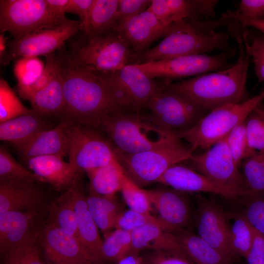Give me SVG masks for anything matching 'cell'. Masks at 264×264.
<instances>
[{"mask_svg": "<svg viewBox=\"0 0 264 264\" xmlns=\"http://www.w3.org/2000/svg\"><path fill=\"white\" fill-rule=\"evenodd\" d=\"M226 27L238 47V57L234 65L187 80L163 84V87L183 94L209 112L248 99L246 98V85L250 57L245 50L242 28L234 23L228 24Z\"/></svg>", "mask_w": 264, "mask_h": 264, "instance_id": "obj_1", "label": "cell"}, {"mask_svg": "<svg viewBox=\"0 0 264 264\" xmlns=\"http://www.w3.org/2000/svg\"><path fill=\"white\" fill-rule=\"evenodd\" d=\"M62 58L64 105L61 114L71 124L98 129L107 116L121 110L110 89L96 73Z\"/></svg>", "mask_w": 264, "mask_h": 264, "instance_id": "obj_2", "label": "cell"}, {"mask_svg": "<svg viewBox=\"0 0 264 264\" xmlns=\"http://www.w3.org/2000/svg\"><path fill=\"white\" fill-rule=\"evenodd\" d=\"M225 26L219 19H186L177 22L157 45L139 54H134L136 64L171 59L176 57L205 54L217 49L226 50L229 45L227 31H218Z\"/></svg>", "mask_w": 264, "mask_h": 264, "instance_id": "obj_3", "label": "cell"}, {"mask_svg": "<svg viewBox=\"0 0 264 264\" xmlns=\"http://www.w3.org/2000/svg\"><path fill=\"white\" fill-rule=\"evenodd\" d=\"M98 129L117 152L126 154L148 151L178 137L158 128L145 115L120 110L107 116Z\"/></svg>", "mask_w": 264, "mask_h": 264, "instance_id": "obj_4", "label": "cell"}, {"mask_svg": "<svg viewBox=\"0 0 264 264\" xmlns=\"http://www.w3.org/2000/svg\"><path fill=\"white\" fill-rule=\"evenodd\" d=\"M84 37L72 44L70 53L65 56L74 65L94 72L109 73L121 69L133 58L130 46L114 30L96 35L84 34Z\"/></svg>", "mask_w": 264, "mask_h": 264, "instance_id": "obj_5", "label": "cell"}, {"mask_svg": "<svg viewBox=\"0 0 264 264\" xmlns=\"http://www.w3.org/2000/svg\"><path fill=\"white\" fill-rule=\"evenodd\" d=\"M116 152L125 175L140 187L157 182L169 168L187 160L194 150L177 137L162 146L140 153Z\"/></svg>", "mask_w": 264, "mask_h": 264, "instance_id": "obj_6", "label": "cell"}, {"mask_svg": "<svg viewBox=\"0 0 264 264\" xmlns=\"http://www.w3.org/2000/svg\"><path fill=\"white\" fill-rule=\"evenodd\" d=\"M264 100V89L242 102L210 111L195 127L178 137L184 139L194 151L198 149L207 150L224 139L253 110L261 105Z\"/></svg>", "mask_w": 264, "mask_h": 264, "instance_id": "obj_7", "label": "cell"}, {"mask_svg": "<svg viewBox=\"0 0 264 264\" xmlns=\"http://www.w3.org/2000/svg\"><path fill=\"white\" fill-rule=\"evenodd\" d=\"M146 108L148 119L161 129L178 136L195 127L209 111L177 91L161 88Z\"/></svg>", "mask_w": 264, "mask_h": 264, "instance_id": "obj_8", "label": "cell"}, {"mask_svg": "<svg viewBox=\"0 0 264 264\" xmlns=\"http://www.w3.org/2000/svg\"><path fill=\"white\" fill-rule=\"evenodd\" d=\"M71 20L53 11L46 0H0V33L9 32L14 39Z\"/></svg>", "mask_w": 264, "mask_h": 264, "instance_id": "obj_9", "label": "cell"}, {"mask_svg": "<svg viewBox=\"0 0 264 264\" xmlns=\"http://www.w3.org/2000/svg\"><path fill=\"white\" fill-rule=\"evenodd\" d=\"M67 135L69 163L79 174L117 160L114 147L96 129L70 123Z\"/></svg>", "mask_w": 264, "mask_h": 264, "instance_id": "obj_10", "label": "cell"}, {"mask_svg": "<svg viewBox=\"0 0 264 264\" xmlns=\"http://www.w3.org/2000/svg\"><path fill=\"white\" fill-rule=\"evenodd\" d=\"M184 162L234 197H246L247 190L242 174L240 172L225 138L204 152L193 154Z\"/></svg>", "mask_w": 264, "mask_h": 264, "instance_id": "obj_11", "label": "cell"}, {"mask_svg": "<svg viewBox=\"0 0 264 264\" xmlns=\"http://www.w3.org/2000/svg\"><path fill=\"white\" fill-rule=\"evenodd\" d=\"M105 81L120 110L134 113L144 108L162 84L148 77L135 64L111 72H95Z\"/></svg>", "mask_w": 264, "mask_h": 264, "instance_id": "obj_12", "label": "cell"}, {"mask_svg": "<svg viewBox=\"0 0 264 264\" xmlns=\"http://www.w3.org/2000/svg\"><path fill=\"white\" fill-rule=\"evenodd\" d=\"M236 53V48L231 47L216 55H188L134 64L151 79L164 78L166 80L164 83L167 84L171 83V79L197 76L228 68L232 66L229 60Z\"/></svg>", "mask_w": 264, "mask_h": 264, "instance_id": "obj_13", "label": "cell"}, {"mask_svg": "<svg viewBox=\"0 0 264 264\" xmlns=\"http://www.w3.org/2000/svg\"><path fill=\"white\" fill-rule=\"evenodd\" d=\"M80 20H71L63 24L43 28L8 42L7 50L0 63L6 66L12 61L24 57H38L53 53L65 41L79 31L83 32Z\"/></svg>", "mask_w": 264, "mask_h": 264, "instance_id": "obj_14", "label": "cell"}, {"mask_svg": "<svg viewBox=\"0 0 264 264\" xmlns=\"http://www.w3.org/2000/svg\"><path fill=\"white\" fill-rule=\"evenodd\" d=\"M38 236L45 256L54 264H97L81 240L66 230L47 223Z\"/></svg>", "mask_w": 264, "mask_h": 264, "instance_id": "obj_15", "label": "cell"}, {"mask_svg": "<svg viewBox=\"0 0 264 264\" xmlns=\"http://www.w3.org/2000/svg\"><path fill=\"white\" fill-rule=\"evenodd\" d=\"M176 23L165 25L153 12L146 9L117 23L113 30L119 33L133 48L134 54H139L147 50L154 41L165 37Z\"/></svg>", "mask_w": 264, "mask_h": 264, "instance_id": "obj_16", "label": "cell"}, {"mask_svg": "<svg viewBox=\"0 0 264 264\" xmlns=\"http://www.w3.org/2000/svg\"><path fill=\"white\" fill-rule=\"evenodd\" d=\"M196 223L198 235L233 262L236 256L230 244V227L220 208L212 201L202 199Z\"/></svg>", "mask_w": 264, "mask_h": 264, "instance_id": "obj_17", "label": "cell"}, {"mask_svg": "<svg viewBox=\"0 0 264 264\" xmlns=\"http://www.w3.org/2000/svg\"><path fill=\"white\" fill-rule=\"evenodd\" d=\"M217 0H152L148 10L163 24L172 25L186 19H214Z\"/></svg>", "mask_w": 264, "mask_h": 264, "instance_id": "obj_18", "label": "cell"}, {"mask_svg": "<svg viewBox=\"0 0 264 264\" xmlns=\"http://www.w3.org/2000/svg\"><path fill=\"white\" fill-rule=\"evenodd\" d=\"M152 206L159 217L173 233L182 229L189 222L190 211L184 192L174 189L146 190Z\"/></svg>", "mask_w": 264, "mask_h": 264, "instance_id": "obj_19", "label": "cell"}, {"mask_svg": "<svg viewBox=\"0 0 264 264\" xmlns=\"http://www.w3.org/2000/svg\"><path fill=\"white\" fill-rule=\"evenodd\" d=\"M70 123L65 121L57 127L37 133L26 142L15 146L25 160L43 156L64 157L68 153V128Z\"/></svg>", "mask_w": 264, "mask_h": 264, "instance_id": "obj_20", "label": "cell"}, {"mask_svg": "<svg viewBox=\"0 0 264 264\" xmlns=\"http://www.w3.org/2000/svg\"><path fill=\"white\" fill-rule=\"evenodd\" d=\"M70 187L73 194L79 238L97 264H99L104 260L102 253L103 241L99 235L98 228L89 211L87 196L79 178Z\"/></svg>", "mask_w": 264, "mask_h": 264, "instance_id": "obj_21", "label": "cell"}, {"mask_svg": "<svg viewBox=\"0 0 264 264\" xmlns=\"http://www.w3.org/2000/svg\"><path fill=\"white\" fill-rule=\"evenodd\" d=\"M44 196L34 182L0 180V214L12 211L36 212Z\"/></svg>", "mask_w": 264, "mask_h": 264, "instance_id": "obj_22", "label": "cell"}, {"mask_svg": "<svg viewBox=\"0 0 264 264\" xmlns=\"http://www.w3.org/2000/svg\"><path fill=\"white\" fill-rule=\"evenodd\" d=\"M157 182L182 192H206L234 197L232 194L187 165L178 163L169 168Z\"/></svg>", "mask_w": 264, "mask_h": 264, "instance_id": "obj_23", "label": "cell"}, {"mask_svg": "<svg viewBox=\"0 0 264 264\" xmlns=\"http://www.w3.org/2000/svg\"><path fill=\"white\" fill-rule=\"evenodd\" d=\"M36 212L12 211L0 214V250L15 248L37 235L32 231Z\"/></svg>", "mask_w": 264, "mask_h": 264, "instance_id": "obj_24", "label": "cell"}, {"mask_svg": "<svg viewBox=\"0 0 264 264\" xmlns=\"http://www.w3.org/2000/svg\"><path fill=\"white\" fill-rule=\"evenodd\" d=\"M26 161L28 168L40 178L41 182L48 183L56 189L69 188L80 174L69 162L64 161L61 156H39Z\"/></svg>", "mask_w": 264, "mask_h": 264, "instance_id": "obj_25", "label": "cell"}, {"mask_svg": "<svg viewBox=\"0 0 264 264\" xmlns=\"http://www.w3.org/2000/svg\"><path fill=\"white\" fill-rule=\"evenodd\" d=\"M131 234V252L139 253L145 250L165 251L188 256L176 236L158 225H146L133 230Z\"/></svg>", "mask_w": 264, "mask_h": 264, "instance_id": "obj_26", "label": "cell"}, {"mask_svg": "<svg viewBox=\"0 0 264 264\" xmlns=\"http://www.w3.org/2000/svg\"><path fill=\"white\" fill-rule=\"evenodd\" d=\"M32 111L0 123V139L14 146L22 144L41 131L47 130L42 117Z\"/></svg>", "mask_w": 264, "mask_h": 264, "instance_id": "obj_27", "label": "cell"}, {"mask_svg": "<svg viewBox=\"0 0 264 264\" xmlns=\"http://www.w3.org/2000/svg\"><path fill=\"white\" fill-rule=\"evenodd\" d=\"M191 260L197 264H231L221 253L191 232L183 229L174 234Z\"/></svg>", "mask_w": 264, "mask_h": 264, "instance_id": "obj_28", "label": "cell"}, {"mask_svg": "<svg viewBox=\"0 0 264 264\" xmlns=\"http://www.w3.org/2000/svg\"><path fill=\"white\" fill-rule=\"evenodd\" d=\"M28 101L31 110L41 116L61 114L64 105L62 66L48 85L33 95Z\"/></svg>", "mask_w": 264, "mask_h": 264, "instance_id": "obj_29", "label": "cell"}, {"mask_svg": "<svg viewBox=\"0 0 264 264\" xmlns=\"http://www.w3.org/2000/svg\"><path fill=\"white\" fill-rule=\"evenodd\" d=\"M86 173L90 192L110 198H114L120 192L125 176L117 160Z\"/></svg>", "mask_w": 264, "mask_h": 264, "instance_id": "obj_30", "label": "cell"}, {"mask_svg": "<svg viewBox=\"0 0 264 264\" xmlns=\"http://www.w3.org/2000/svg\"><path fill=\"white\" fill-rule=\"evenodd\" d=\"M48 223L66 230L80 239L73 194L70 187L50 206Z\"/></svg>", "mask_w": 264, "mask_h": 264, "instance_id": "obj_31", "label": "cell"}, {"mask_svg": "<svg viewBox=\"0 0 264 264\" xmlns=\"http://www.w3.org/2000/svg\"><path fill=\"white\" fill-rule=\"evenodd\" d=\"M90 214L98 229L106 235L114 228L116 218L121 212L114 198L107 197L92 192L87 196Z\"/></svg>", "mask_w": 264, "mask_h": 264, "instance_id": "obj_32", "label": "cell"}, {"mask_svg": "<svg viewBox=\"0 0 264 264\" xmlns=\"http://www.w3.org/2000/svg\"><path fill=\"white\" fill-rule=\"evenodd\" d=\"M119 0H94L86 34L96 35L113 30L116 24Z\"/></svg>", "mask_w": 264, "mask_h": 264, "instance_id": "obj_33", "label": "cell"}, {"mask_svg": "<svg viewBox=\"0 0 264 264\" xmlns=\"http://www.w3.org/2000/svg\"><path fill=\"white\" fill-rule=\"evenodd\" d=\"M247 198L264 193V154L257 152L242 162Z\"/></svg>", "mask_w": 264, "mask_h": 264, "instance_id": "obj_34", "label": "cell"}, {"mask_svg": "<svg viewBox=\"0 0 264 264\" xmlns=\"http://www.w3.org/2000/svg\"><path fill=\"white\" fill-rule=\"evenodd\" d=\"M242 28L245 50L252 61L259 81L264 82V34L253 28Z\"/></svg>", "mask_w": 264, "mask_h": 264, "instance_id": "obj_35", "label": "cell"}, {"mask_svg": "<svg viewBox=\"0 0 264 264\" xmlns=\"http://www.w3.org/2000/svg\"><path fill=\"white\" fill-rule=\"evenodd\" d=\"M45 64L38 57H24L16 60L14 73L19 94L30 87L43 72Z\"/></svg>", "mask_w": 264, "mask_h": 264, "instance_id": "obj_36", "label": "cell"}, {"mask_svg": "<svg viewBox=\"0 0 264 264\" xmlns=\"http://www.w3.org/2000/svg\"><path fill=\"white\" fill-rule=\"evenodd\" d=\"M255 229L245 215L238 217L230 230V244L236 256L245 258L251 247Z\"/></svg>", "mask_w": 264, "mask_h": 264, "instance_id": "obj_37", "label": "cell"}, {"mask_svg": "<svg viewBox=\"0 0 264 264\" xmlns=\"http://www.w3.org/2000/svg\"><path fill=\"white\" fill-rule=\"evenodd\" d=\"M102 253L104 260L118 261L131 252V232L115 229L105 235Z\"/></svg>", "mask_w": 264, "mask_h": 264, "instance_id": "obj_38", "label": "cell"}, {"mask_svg": "<svg viewBox=\"0 0 264 264\" xmlns=\"http://www.w3.org/2000/svg\"><path fill=\"white\" fill-rule=\"evenodd\" d=\"M1 180H20L34 183L41 182L36 175L22 166L14 158L5 145H1L0 147Z\"/></svg>", "mask_w": 264, "mask_h": 264, "instance_id": "obj_39", "label": "cell"}, {"mask_svg": "<svg viewBox=\"0 0 264 264\" xmlns=\"http://www.w3.org/2000/svg\"><path fill=\"white\" fill-rule=\"evenodd\" d=\"M148 224L156 225L168 232L173 233L170 227L159 217L153 216L150 213H141L130 209L121 212L118 214L115 221L114 228L132 232Z\"/></svg>", "mask_w": 264, "mask_h": 264, "instance_id": "obj_40", "label": "cell"}, {"mask_svg": "<svg viewBox=\"0 0 264 264\" xmlns=\"http://www.w3.org/2000/svg\"><path fill=\"white\" fill-rule=\"evenodd\" d=\"M32 111L25 107L3 79L0 80V123Z\"/></svg>", "mask_w": 264, "mask_h": 264, "instance_id": "obj_41", "label": "cell"}, {"mask_svg": "<svg viewBox=\"0 0 264 264\" xmlns=\"http://www.w3.org/2000/svg\"><path fill=\"white\" fill-rule=\"evenodd\" d=\"M38 233L23 244L6 253L3 264H44L39 248Z\"/></svg>", "mask_w": 264, "mask_h": 264, "instance_id": "obj_42", "label": "cell"}, {"mask_svg": "<svg viewBox=\"0 0 264 264\" xmlns=\"http://www.w3.org/2000/svg\"><path fill=\"white\" fill-rule=\"evenodd\" d=\"M120 192L129 209L150 213L152 205L146 190L141 188L126 175Z\"/></svg>", "mask_w": 264, "mask_h": 264, "instance_id": "obj_43", "label": "cell"}, {"mask_svg": "<svg viewBox=\"0 0 264 264\" xmlns=\"http://www.w3.org/2000/svg\"><path fill=\"white\" fill-rule=\"evenodd\" d=\"M244 121L235 127L225 138L238 167L241 166L245 159L257 153L251 150L248 145Z\"/></svg>", "mask_w": 264, "mask_h": 264, "instance_id": "obj_44", "label": "cell"}, {"mask_svg": "<svg viewBox=\"0 0 264 264\" xmlns=\"http://www.w3.org/2000/svg\"><path fill=\"white\" fill-rule=\"evenodd\" d=\"M259 106L250 113L244 122L250 148L264 154V117L259 110Z\"/></svg>", "mask_w": 264, "mask_h": 264, "instance_id": "obj_45", "label": "cell"}, {"mask_svg": "<svg viewBox=\"0 0 264 264\" xmlns=\"http://www.w3.org/2000/svg\"><path fill=\"white\" fill-rule=\"evenodd\" d=\"M62 56L54 53L45 56L44 70L37 80L30 87L19 94L23 99L29 100L36 92L46 87L61 68Z\"/></svg>", "mask_w": 264, "mask_h": 264, "instance_id": "obj_46", "label": "cell"}, {"mask_svg": "<svg viewBox=\"0 0 264 264\" xmlns=\"http://www.w3.org/2000/svg\"><path fill=\"white\" fill-rule=\"evenodd\" d=\"M235 21L264 20V0H242L235 11L227 10L222 14Z\"/></svg>", "mask_w": 264, "mask_h": 264, "instance_id": "obj_47", "label": "cell"}, {"mask_svg": "<svg viewBox=\"0 0 264 264\" xmlns=\"http://www.w3.org/2000/svg\"><path fill=\"white\" fill-rule=\"evenodd\" d=\"M247 199L244 215L254 228L264 235V193Z\"/></svg>", "mask_w": 264, "mask_h": 264, "instance_id": "obj_48", "label": "cell"}, {"mask_svg": "<svg viewBox=\"0 0 264 264\" xmlns=\"http://www.w3.org/2000/svg\"><path fill=\"white\" fill-rule=\"evenodd\" d=\"M142 259L143 264H194L187 255L165 251H151Z\"/></svg>", "mask_w": 264, "mask_h": 264, "instance_id": "obj_49", "label": "cell"}, {"mask_svg": "<svg viewBox=\"0 0 264 264\" xmlns=\"http://www.w3.org/2000/svg\"><path fill=\"white\" fill-rule=\"evenodd\" d=\"M151 2L152 0H119L116 24L146 10Z\"/></svg>", "mask_w": 264, "mask_h": 264, "instance_id": "obj_50", "label": "cell"}, {"mask_svg": "<svg viewBox=\"0 0 264 264\" xmlns=\"http://www.w3.org/2000/svg\"><path fill=\"white\" fill-rule=\"evenodd\" d=\"M94 0H69L66 12L77 15L83 25V33L87 34L91 9Z\"/></svg>", "mask_w": 264, "mask_h": 264, "instance_id": "obj_51", "label": "cell"}, {"mask_svg": "<svg viewBox=\"0 0 264 264\" xmlns=\"http://www.w3.org/2000/svg\"><path fill=\"white\" fill-rule=\"evenodd\" d=\"M245 258L248 264H264V235L255 229L251 247Z\"/></svg>", "mask_w": 264, "mask_h": 264, "instance_id": "obj_52", "label": "cell"}, {"mask_svg": "<svg viewBox=\"0 0 264 264\" xmlns=\"http://www.w3.org/2000/svg\"><path fill=\"white\" fill-rule=\"evenodd\" d=\"M50 8L55 12L65 14L69 0H46Z\"/></svg>", "mask_w": 264, "mask_h": 264, "instance_id": "obj_53", "label": "cell"}, {"mask_svg": "<svg viewBox=\"0 0 264 264\" xmlns=\"http://www.w3.org/2000/svg\"><path fill=\"white\" fill-rule=\"evenodd\" d=\"M116 262V264H143V259L139 253L131 252Z\"/></svg>", "mask_w": 264, "mask_h": 264, "instance_id": "obj_54", "label": "cell"}, {"mask_svg": "<svg viewBox=\"0 0 264 264\" xmlns=\"http://www.w3.org/2000/svg\"><path fill=\"white\" fill-rule=\"evenodd\" d=\"M242 27L254 28L264 34V20L259 21H237Z\"/></svg>", "mask_w": 264, "mask_h": 264, "instance_id": "obj_55", "label": "cell"}, {"mask_svg": "<svg viewBox=\"0 0 264 264\" xmlns=\"http://www.w3.org/2000/svg\"><path fill=\"white\" fill-rule=\"evenodd\" d=\"M8 46V41L4 33L0 34V58L1 59L5 55Z\"/></svg>", "mask_w": 264, "mask_h": 264, "instance_id": "obj_56", "label": "cell"}, {"mask_svg": "<svg viewBox=\"0 0 264 264\" xmlns=\"http://www.w3.org/2000/svg\"><path fill=\"white\" fill-rule=\"evenodd\" d=\"M259 110L261 113L262 114V115L264 117V108L262 107L261 105L259 106Z\"/></svg>", "mask_w": 264, "mask_h": 264, "instance_id": "obj_57", "label": "cell"}]
</instances>
